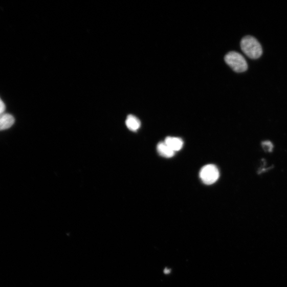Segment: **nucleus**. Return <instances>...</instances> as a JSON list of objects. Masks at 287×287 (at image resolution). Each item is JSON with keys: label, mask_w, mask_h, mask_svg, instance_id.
I'll return each mask as SVG.
<instances>
[{"label": "nucleus", "mask_w": 287, "mask_h": 287, "mask_svg": "<svg viewBox=\"0 0 287 287\" xmlns=\"http://www.w3.org/2000/svg\"><path fill=\"white\" fill-rule=\"evenodd\" d=\"M15 121L14 117L10 114H0V131L9 129L14 124Z\"/></svg>", "instance_id": "nucleus-4"}, {"label": "nucleus", "mask_w": 287, "mask_h": 287, "mask_svg": "<svg viewBox=\"0 0 287 287\" xmlns=\"http://www.w3.org/2000/svg\"><path fill=\"white\" fill-rule=\"evenodd\" d=\"M220 173L216 166L208 165L203 167L200 173V179L205 184L210 185L215 183L219 178Z\"/></svg>", "instance_id": "nucleus-3"}, {"label": "nucleus", "mask_w": 287, "mask_h": 287, "mask_svg": "<svg viewBox=\"0 0 287 287\" xmlns=\"http://www.w3.org/2000/svg\"><path fill=\"white\" fill-rule=\"evenodd\" d=\"M241 49L248 57L256 59L262 56V48L257 40L251 36L244 37L241 41Z\"/></svg>", "instance_id": "nucleus-1"}, {"label": "nucleus", "mask_w": 287, "mask_h": 287, "mask_svg": "<svg viewBox=\"0 0 287 287\" xmlns=\"http://www.w3.org/2000/svg\"><path fill=\"white\" fill-rule=\"evenodd\" d=\"M127 128L133 131H136L141 127V123L140 120L133 115H129L126 121Z\"/></svg>", "instance_id": "nucleus-7"}, {"label": "nucleus", "mask_w": 287, "mask_h": 287, "mask_svg": "<svg viewBox=\"0 0 287 287\" xmlns=\"http://www.w3.org/2000/svg\"><path fill=\"white\" fill-rule=\"evenodd\" d=\"M170 272V270L168 268H166L165 270H164V273H165V274H169Z\"/></svg>", "instance_id": "nucleus-10"}, {"label": "nucleus", "mask_w": 287, "mask_h": 287, "mask_svg": "<svg viewBox=\"0 0 287 287\" xmlns=\"http://www.w3.org/2000/svg\"><path fill=\"white\" fill-rule=\"evenodd\" d=\"M5 111L6 105L1 98H0V114L5 113Z\"/></svg>", "instance_id": "nucleus-9"}, {"label": "nucleus", "mask_w": 287, "mask_h": 287, "mask_svg": "<svg viewBox=\"0 0 287 287\" xmlns=\"http://www.w3.org/2000/svg\"><path fill=\"white\" fill-rule=\"evenodd\" d=\"M165 144L175 152L179 151L183 146V141L180 138L167 137L165 141Z\"/></svg>", "instance_id": "nucleus-5"}, {"label": "nucleus", "mask_w": 287, "mask_h": 287, "mask_svg": "<svg viewBox=\"0 0 287 287\" xmlns=\"http://www.w3.org/2000/svg\"><path fill=\"white\" fill-rule=\"evenodd\" d=\"M225 60L227 64L237 73H242L248 70L247 61L238 52L232 51L228 53L225 56Z\"/></svg>", "instance_id": "nucleus-2"}, {"label": "nucleus", "mask_w": 287, "mask_h": 287, "mask_svg": "<svg viewBox=\"0 0 287 287\" xmlns=\"http://www.w3.org/2000/svg\"><path fill=\"white\" fill-rule=\"evenodd\" d=\"M262 145L263 147L267 150L269 152H271L273 149V145L272 143L270 141H264L262 142Z\"/></svg>", "instance_id": "nucleus-8"}, {"label": "nucleus", "mask_w": 287, "mask_h": 287, "mask_svg": "<svg viewBox=\"0 0 287 287\" xmlns=\"http://www.w3.org/2000/svg\"><path fill=\"white\" fill-rule=\"evenodd\" d=\"M157 151L161 156L166 158L173 157L175 153L173 150L169 147L165 142L158 144Z\"/></svg>", "instance_id": "nucleus-6"}]
</instances>
